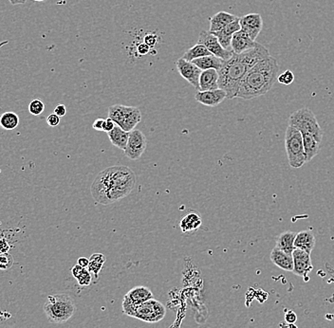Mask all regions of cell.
<instances>
[{"label":"cell","mask_w":334,"mask_h":328,"mask_svg":"<svg viewBox=\"0 0 334 328\" xmlns=\"http://www.w3.org/2000/svg\"><path fill=\"white\" fill-rule=\"evenodd\" d=\"M136 174L127 166H113L100 172L93 180L90 192L93 200L110 205L127 198L134 189Z\"/></svg>","instance_id":"obj_1"},{"label":"cell","mask_w":334,"mask_h":328,"mask_svg":"<svg viewBox=\"0 0 334 328\" xmlns=\"http://www.w3.org/2000/svg\"><path fill=\"white\" fill-rule=\"evenodd\" d=\"M269 56V51L260 44L240 54L234 53L231 58L223 62L219 71V89L224 90L228 99L236 98L239 85L251 69Z\"/></svg>","instance_id":"obj_2"},{"label":"cell","mask_w":334,"mask_h":328,"mask_svg":"<svg viewBox=\"0 0 334 328\" xmlns=\"http://www.w3.org/2000/svg\"><path fill=\"white\" fill-rule=\"evenodd\" d=\"M279 64L277 59L270 55L259 61L242 80L237 97L243 100H252L265 95L277 82Z\"/></svg>","instance_id":"obj_3"},{"label":"cell","mask_w":334,"mask_h":328,"mask_svg":"<svg viewBox=\"0 0 334 328\" xmlns=\"http://www.w3.org/2000/svg\"><path fill=\"white\" fill-rule=\"evenodd\" d=\"M43 310L49 321L53 323H64L74 315L76 304L69 294H53L47 298Z\"/></svg>","instance_id":"obj_4"},{"label":"cell","mask_w":334,"mask_h":328,"mask_svg":"<svg viewBox=\"0 0 334 328\" xmlns=\"http://www.w3.org/2000/svg\"><path fill=\"white\" fill-rule=\"evenodd\" d=\"M288 124L299 130L301 133H308L314 136L319 142L323 139V130L317 122L315 113L308 107H303L295 111L288 120Z\"/></svg>","instance_id":"obj_5"},{"label":"cell","mask_w":334,"mask_h":328,"mask_svg":"<svg viewBox=\"0 0 334 328\" xmlns=\"http://www.w3.org/2000/svg\"><path fill=\"white\" fill-rule=\"evenodd\" d=\"M285 149L290 167L297 169L307 163L302 134L299 130L289 125H288L285 133Z\"/></svg>","instance_id":"obj_6"},{"label":"cell","mask_w":334,"mask_h":328,"mask_svg":"<svg viewBox=\"0 0 334 328\" xmlns=\"http://www.w3.org/2000/svg\"><path fill=\"white\" fill-rule=\"evenodd\" d=\"M109 118L124 131L131 132L141 122V110L135 106L114 104L109 108Z\"/></svg>","instance_id":"obj_7"},{"label":"cell","mask_w":334,"mask_h":328,"mask_svg":"<svg viewBox=\"0 0 334 328\" xmlns=\"http://www.w3.org/2000/svg\"><path fill=\"white\" fill-rule=\"evenodd\" d=\"M166 309L156 299H150L141 304H135L132 318L148 323L161 322L165 317Z\"/></svg>","instance_id":"obj_8"},{"label":"cell","mask_w":334,"mask_h":328,"mask_svg":"<svg viewBox=\"0 0 334 328\" xmlns=\"http://www.w3.org/2000/svg\"><path fill=\"white\" fill-rule=\"evenodd\" d=\"M198 44L204 46L206 49L211 52L212 55L223 61L229 60L234 54L233 51L226 50L221 46L218 37L215 34H213L212 32H205V31L200 32Z\"/></svg>","instance_id":"obj_9"},{"label":"cell","mask_w":334,"mask_h":328,"mask_svg":"<svg viewBox=\"0 0 334 328\" xmlns=\"http://www.w3.org/2000/svg\"><path fill=\"white\" fill-rule=\"evenodd\" d=\"M148 146V140L140 130H132L129 132V139L124 155L131 161L139 160L144 153Z\"/></svg>","instance_id":"obj_10"},{"label":"cell","mask_w":334,"mask_h":328,"mask_svg":"<svg viewBox=\"0 0 334 328\" xmlns=\"http://www.w3.org/2000/svg\"><path fill=\"white\" fill-rule=\"evenodd\" d=\"M176 65L181 77L184 78L189 84H192L194 88L199 91V76L202 71L192 62H189L182 57L176 62Z\"/></svg>","instance_id":"obj_11"},{"label":"cell","mask_w":334,"mask_h":328,"mask_svg":"<svg viewBox=\"0 0 334 328\" xmlns=\"http://www.w3.org/2000/svg\"><path fill=\"white\" fill-rule=\"evenodd\" d=\"M293 259H294L293 272L297 276L308 278V273L314 270L310 253L299 249H296L293 252Z\"/></svg>","instance_id":"obj_12"},{"label":"cell","mask_w":334,"mask_h":328,"mask_svg":"<svg viewBox=\"0 0 334 328\" xmlns=\"http://www.w3.org/2000/svg\"><path fill=\"white\" fill-rule=\"evenodd\" d=\"M241 31L250 37L252 40L256 41L258 34L263 28V20L258 13H248L239 19Z\"/></svg>","instance_id":"obj_13"},{"label":"cell","mask_w":334,"mask_h":328,"mask_svg":"<svg viewBox=\"0 0 334 328\" xmlns=\"http://www.w3.org/2000/svg\"><path fill=\"white\" fill-rule=\"evenodd\" d=\"M227 98V93L221 89L208 91H198L195 95V99L199 103L207 106H217Z\"/></svg>","instance_id":"obj_14"},{"label":"cell","mask_w":334,"mask_h":328,"mask_svg":"<svg viewBox=\"0 0 334 328\" xmlns=\"http://www.w3.org/2000/svg\"><path fill=\"white\" fill-rule=\"evenodd\" d=\"M259 43L254 41L245 33L243 31H238L233 35L231 42V49L234 53L240 54L256 48Z\"/></svg>","instance_id":"obj_15"},{"label":"cell","mask_w":334,"mask_h":328,"mask_svg":"<svg viewBox=\"0 0 334 328\" xmlns=\"http://www.w3.org/2000/svg\"><path fill=\"white\" fill-rule=\"evenodd\" d=\"M239 19H240V17H237L235 21H233V22L230 23L229 25H227V26L225 27L224 29H222L221 31L213 33V34H215V35L218 37L219 43H220L221 46H222L224 49H226V50H228V49L231 47L233 35H234L236 32H238V31L241 30Z\"/></svg>","instance_id":"obj_16"},{"label":"cell","mask_w":334,"mask_h":328,"mask_svg":"<svg viewBox=\"0 0 334 328\" xmlns=\"http://www.w3.org/2000/svg\"><path fill=\"white\" fill-rule=\"evenodd\" d=\"M270 261L278 267L279 269L285 271H291L294 270V259L293 255H289L288 253L281 251L277 247H275L273 251H270Z\"/></svg>","instance_id":"obj_17"},{"label":"cell","mask_w":334,"mask_h":328,"mask_svg":"<svg viewBox=\"0 0 334 328\" xmlns=\"http://www.w3.org/2000/svg\"><path fill=\"white\" fill-rule=\"evenodd\" d=\"M219 71L217 70H207L201 71L199 76V91H208L219 89Z\"/></svg>","instance_id":"obj_18"},{"label":"cell","mask_w":334,"mask_h":328,"mask_svg":"<svg viewBox=\"0 0 334 328\" xmlns=\"http://www.w3.org/2000/svg\"><path fill=\"white\" fill-rule=\"evenodd\" d=\"M202 225V219L199 212H189L180 222V229L183 233H193L197 232Z\"/></svg>","instance_id":"obj_19"},{"label":"cell","mask_w":334,"mask_h":328,"mask_svg":"<svg viewBox=\"0 0 334 328\" xmlns=\"http://www.w3.org/2000/svg\"><path fill=\"white\" fill-rule=\"evenodd\" d=\"M315 243H316V239L312 231L305 230L296 234V240H295L296 249H299L307 251L308 253H311V251L315 249Z\"/></svg>","instance_id":"obj_20"},{"label":"cell","mask_w":334,"mask_h":328,"mask_svg":"<svg viewBox=\"0 0 334 328\" xmlns=\"http://www.w3.org/2000/svg\"><path fill=\"white\" fill-rule=\"evenodd\" d=\"M238 16L234 15L227 12H219L214 14L212 17L209 19L210 21V31L209 32L215 33L219 32L225 27L229 25L233 21H235Z\"/></svg>","instance_id":"obj_21"},{"label":"cell","mask_w":334,"mask_h":328,"mask_svg":"<svg viewBox=\"0 0 334 328\" xmlns=\"http://www.w3.org/2000/svg\"><path fill=\"white\" fill-rule=\"evenodd\" d=\"M129 302L134 304H141L142 302H147L150 299H153V293L144 286H138L129 290V292L124 295Z\"/></svg>","instance_id":"obj_22"},{"label":"cell","mask_w":334,"mask_h":328,"mask_svg":"<svg viewBox=\"0 0 334 328\" xmlns=\"http://www.w3.org/2000/svg\"><path fill=\"white\" fill-rule=\"evenodd\" d=\"M296 232L291 231H286L278 235L277 239V245L278 249L288 253L289 255H293V252L296 250L295 247V240L296 237Z\"/></svg>","instance_id":"obj_23"},{"label":"cell","mask_w":334,"mask_h":328,"mask_svg":"<svg viewBox=\"0 0 334 328\" xmlns=\"http://www.w3.org/2000/svg\"><path fill=\"white\" fill-rule=\"evenodd\" d=\"M303 138V145L304 151L306 155L307 162L311 161L316 155L320 151V142H318L315 137L308 133H301Z\"/></svg>","instance_id":"obj_24"},{"label":"cell","mask_w":334,"mask_h":328,"mask_svg":"<svg viewBox=\"0 0 334 328\" xmlns=\"http://www.w3.org/2000/svg\"><path fill=\"white\" fill-rule=\"evenodd\" d=\"M108 136L110 138L111 143L117 148L121 149L123 151L126 150L128 142H129V132H127L123 129L121 128L120 126L116 125L113 130H111L108 133Z\"/></svg>","instance_id":"obj_25"},{"label":"cell","mask_w":334,"mask_h":328,"mask_svg":"<svg viewBox=\"0 0 334 328\" xmlns=\"http://www.w3.org/2000/svg\"><path fill=\"white\" fill-rule=\"evenodd\" d=\"M223 62H224L223 60L218 58L214 55H208L192 61V63L196 64L202 71L207 70H217L219 71L221 69Z\"/></svg>","instance_id":"obj_26"},{"label":"cell","mask_w":334,"mask_h":328,"mask_svg":"<svg viewBox=\"0 0 334 328\" xmlns=\"http://www.w3.org/2000/svg\"><path fill=\"white\" fill-rule=\"evenodd\" d=\"M208 55H212L211 52H209L204 46L201 45V44H197L192 48H190L189 50H187L186 52H184L182 58L185 59L189 62H192L196 59L201 58V57L208 56Z\"/></svg>","instance_id":"obj_27"},{"label":"cell","mask_w":334,"mask_h":328,"mask_svg":"<svg viewBox=\"0 0 334 328\" xmlns=\"http://www.w3.org/2000/svg\"><path fill=\"white\" fill-rule=\"evenodd\" d=\"M19 124V117L12 111H7L0 116V126L5 130H13Z\"/></svg>","instance_id":"obj_28"},{"label":"cell","mask_w":334,"mask_h":328,"mask_svg":"<svg viewBox=\"0 0 334 328\" xmlns=\"http://www.w3.org/2000/svg\"><path fill=\"white\" fill-rule=\"evenodd\" d=\"M107 261L106 256L102 253H94L92 254L90 258V264L88 267V270L90 273H93L95 276H98V274L101 272L103 269V265Z\"/></svg>","instance_id":"obj_29"},{"label":"cell","mask_w":334,"mask_h":328,"mask_svg":"<svg viewBox=\"0 0 334 328\" xmlns=\"http://www.w3.org/2000/svg\"><path fill=\"white\" fill-rule=\"evenodd\" d=\"M44 110H45V104L39 99L33 100L29 105L30 113L34 116H38L40 114H42Z\"/></svg>","instance_id":"obj_30"},{"label":"cell","mask_w":334,"mask_h":328,"mask_svg":"<svg viewBox=\"0 0 334 328\" xmlns=\"http://www.w3.org/2000/svg\"><path fill=\"white\" fill-rule=\"evenodd\" d=\"M294 81H295V74L293 73V71H289V70H287L283 73L278 74V77H277V82L281 84H284V85H289L294 83Z\"/></svg>","instance_id":"obj_31"},{"label":"cell","mask_w":334,"mask_h":328,"mask_svg":"<svg viewBox=\"0 0 334 328\" xmlns=\"http://www.w3.org/2000/svg\"><path fill=\"white\" fill-rule=\"evenodd\" d=\"M13 257L11 254H9L8 252L0 253V270H9L13 267Z\"/></svg>","instance_id":"obj_32"},{"label":"cell","mask_w":334,"mask_h":328,"mask_svg":"<svg viewBox=\"0 0 334 328\" xmlns=\"http://www.w3.org/2000/svg\"><path fill=\"white\" fill-rule=\"evenodd\" d=\"M78 283L82 287H88L90 286L91 283V274L88 269L84 270L83 273L78 277L77 279Z\"/></svg>","instance_id":"obj_33"},{"label":"cell","mask_w":334,"mask_h":328,"mask_svg":"<svg viewBox=\"0 0 334 328\" xmlns=\"http://www.w3.org/2000/svg\"><path fill=\"white\" fill-rule=\"evenodd\" d=\"M47 123L51 126V127H56L58 124L60 123V117L57 116L56 114H51L47 118Z\"/></svg>","instance_id":"obj_34"},{"label":"cell","mask_w":334,"mask_h":328,"mask_svg":"<svg viewBox=\"0 0 334 328\" xmlns=\"http://www.w3.org/2000/svg\"><path fill=\"white\" fill-rule=\"evenodd\" d=\"M150 50H151V48H150L147 43L143 42V43H141V44L138 45L136 51H137L139 55L143 56V55H147V54H148V53L150 52Z\"/></svg>","instance_id":"obj_35"},{"label":"cell","mask_w":334,"mask_h":328,"mask_svg":"<svg viewBox=\"0 0 334 328\" xmlns=\"http://www.w3.org/2000/svg\"><path fill=\"white\" fill-rule=\"evenodd\" d=\"M158 41V37L155 34H147L144 37V43H147L151 49L154 48Z\"/></svg>","instance_id":"obj_36"},{"label":"cell","mask_w":334,"mask_h":328,"mask_svg":"<svg viewBox=\"0 0 334 328\" xmlns=\"http://www.w3.org/2000/svg\"><path fill=\"white\" fill-rule=\"evenodd\" d=\"M296 321H297V315L295 311L289 310L286 312L285 322H289V323H296Z\"/></svg>","instance_id":"obj_37"},{"label":"cell","mask_w":334,"mask_h":328,"mask_svg":"<svg viewBox=\"0 0 334 328\" xmlns=\"http://www.w3.org/2000/svg\"><path fill=\"white\" fill-rule=\"evenodd\" d=\"M115 126V122H113L110 118H108V119L105 120V122H103V131L109 133L111 130H113Z\"/></svg>","instance_id":"obj_38"},{"label":"cell","mask_w":334,"mask_h":328,"mask_svg":"<svg viewBox=\"0 0 334 328\" xmlns=\"http://www.w3.org/2000/svg\"><path fill=\"white\" fill-rule=\"evenodd\" d=\"M86 270L85 268L77 264L71 269V273H72V275H73V277L75 279H77L78 277L80 276L83 273L84 270Z\"/></svg>","instance_id":"obj_39"},{"label":"cell","mask_w":334,"mask_h":328,"mask_svg":"<svg viewBox=\"0 0 334 328\" xmlns=\"http://www.w3.org/2000/svg\"><path fill=\"white\" fill-rule=\"evenodd\" d=\"M67 113V108L64 104H58L57 106L54 108V114H56L57 116L64 117Z\"/></svg>","instance_id":"obj_40"},{"label":"cell","mask_w":334,"mask_h":328,"mask_svg":"<svg viewBox=\"0 0 334 328\" xmlns=\"http://www.w3.org/2000/svg\"><path fill=\"white\" fill-rule=\"evenodd\" d=\"M103 122H105L103 119H97L96 121L93 122L92 127L97 131H103Z\"/></svg>","instance_id":"obj_41"},{"label":"cell","mask_w":334,"mask_h":328,"mask_svg":"<svg viewBox=\"0 0 334 328\" xmlns=\"http://www.w3.org/2000/svg\"><path fill=\"white\" fill-rule=\"evenodd\" d=\"M77 264L80 265L81 267H83L85 269H88L89 264H90V259L86 257H81L78 259Z\"/></svg>","instance_id":"obj_42"},{"label":"cell","mask_w":334,"mask_h":328,"mask_svg":"<svg viewBox=\"0 0 334 328\" xmlns=\"http://www.w3.org/2000/svg\"><path fill=\"white\" fill-rule=\"evenodd\" d=\"M278 328H298L297 327V325L296 324H295V323H289V322H281L280 323H279V325H278Z\"/></svg>","instance_id":"obj_43"},{"label":"cell","mask_w":334,"mask_h":328,"mask_svg":"<svg viewBox=\"0 0 334 328\" xmlns=\"http://www.w3.org/2000/svg\"><path fill=\"white\" fill-rule=\"evenodd\" d=\"M12 5H19V4H24L26 0H9Z\"/></svg>","instance_id":"obj_44"},{"label":"cell","mask_w":334,"mask_h":328,"mask_svg":"<svg viewBox=\"0 0 334 328\" xmlns=\"http://www.w3.org/2000/svg\"><path fill=\"white\" fill-rule=\"evenodd\" d=\"M32 1H37V2H42V1H45V0H32Z\"/></svg>","instance_id":"obj_45"}]
</instances>
